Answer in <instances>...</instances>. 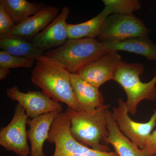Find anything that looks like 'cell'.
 I'll list each match as a JSON object with an SVG mask.
<instances>
[{"instance_id": "cell-1", "label": "cell", "mask_w": 156, "mask_h": 156, "mask_svg": "<svg viewBox=\"0 0 156 156\" xmlns=\"http://www.w3.org/2000/svg\"><path fill=\"white\" fill-rule=\"evenodd\" d=\"M36 62L32 73V83L53 100L81 111L73 93L71 73L45 54L37 58Z\"/></svg>"}, {"instance_id": "cell-2", "label": "cell", "mask_w": 156, "mask_h": 156, "mask_svg": "<svg viewBox=\"0 0 156 156\" xmlns=\"http://www.w3.org/2000/svg\"><path fill=\"white\" fill-rule=\"evenodd\" d=\"M109 105H104L95 111H77L67 107L66 112L70 119V132L76 141L95 150L109 152L110 148L101 143L108 136L106 110Z\"/></svg>"}, {"instance_id": "cell-3", "label": "cell", "mask_w": 156, "mask_h": 156, "mask_svg": "<svg viewBox=\"0 0 156 156\" xmlns=\"http://www.w3.org/2000/svg\"><path fill=\"white\" fill-rule=\"evenodd\" d=\"M107 51L96 38L68 39L60 47L49 50L45 55L71 73L78 74L87 65Z\"/></svg>"}, {"instance_id": "cell-4", "label": "cell", "mask_w": 156, "mask_h": 156, "mask_svg": "<svg viewBox=\"0 0 156 156\" xmlns=\"http://www.w3.org/2000/svg\"><path fill=\"white\" fill-rule=\"evenodd\" d=\"M144 71L141 63H128L122 61L115 73L113 80L120 84L126 92L129 113L134 115L140 101L156 100V74L148 83H143L140 76Z\"/></svg>"}, {"instance_id": "cell-5", "label": "cell", "mask_w": 156, "mask_h": 156, "mask_svg": "<svg viewBox=\"0 0 156 156\" xmlns=\"http://www.w3.org/2000/svg\"><path fill=\"white\" fill-rule=\"evenodd\" d=\"M70 119L67 113H58L53 121L47 140L54 144L53 156H119L115 152H101L82 145L70 132Z\"/></svg>"}, {"instance_id": "cell-6", "label": "cell", "mask_w": 156, "mask_h": 156, "mask_svg": "<svg viewBox=\"0 0 156 156\" xmlns=\"http://www.w3.org/2000/svg\"><path fill=\"white\" fill-rule=\"evenodd\" d=\"M151 32L142 20L133 14H112L105 20L97 38L102 43L121 42L136 37H148Z\"/></svg>"}, {"instance_id": "cell-7", "label": "cell", "mask_w": 156, "mask_h": 156, "mask_svg": "<svg viewBox=\"0 0 156 156\" xmlns=\"http://www.w3.org/2000/svg\"><path fill=\"white\" fill-rule=\"evenodd\" d=\"M28 118L24 108L17 104L11 122L0 130V145L17 156H29L30 154L26 130Z\"/></svg>"}, {"instance_id": "cell-8", "label": "cell", "mask_w": 156, "mask_h": 156, "mask_svg": "<svg viewBox=\"0 0 156 156\" xmlns=\"http://www.w3.org/2000/svg\"><path fill=\"white\" fill-rule=\"evenodd\" d=\"M118 107L113 109L112 117L122 133L134 144L142 150L156 125V108L148 122L139 123L131 119L128 115L126 101L122 98L118 100Z\"/></svg>"}, {"instance_id": "cell-9", "label": "cell", "mask_w": 156, "mask_h": 156, "mask_svg": "<svg viewBox=\"0 0 156 156\" xmlns=\"http://www.w3.org/2000/svg\"><path fill=\"white\" fill-rule=\"evenodd\" d=\"M6 95L11 100L21 105L25 109L27 115L31 119L51 112L60 113L63 110L58 101L53 100L43 92H22L17 86H14L7 89Z\"/></svg>"}, {"instance_id": "cell-10", "label": "cell", "mask_w": 156, "mask_h": 156, "mask_svg": "<svg viewBox=\"0 0 156 156\" xmlns=\"http://www.w3.org/2000/svg\"><path fill=\"white\" fill-rule=\"evenodd\" d=\"M123 60L118 51H107L87 65L77 74L96 88L113 80L115 73Z\"/></svg>"}, {"instance_id": "cell-11", "label": "cell", "mask_w": 156, "mask_h": 156, "mask_svg": "<svg viewBox=\"0 0 156 156\" xmlns=\"http://www.w3.org/2000/svg\"><path fill=\"white\" fill-rule=\"evenodd\" d=\"M70 11L68 6L62 8L52 22L32 40L31 42L43 52L64 44L68 39L66 20Z\"/></svg>"}, {"instance_id": "cell-12", "label": "cell", "mask_w": 156, "mask_h": 156, "mask_svg": "<svg viewBox=\"0 0 156 156\" xmlns=\"http://www.w3.org/2000/svg\"><path fill=\"white\" fill-rule=\"evenodd\" d=\"M58 14V10L56 7L45 6L36 14L16 25L6 36L18 37L31 42L37 34L56 18Z\"/></svg>"}, {"instance_id": "cell-13", "label": "cell", "mask_w": 156, "mask_h": 156, "mask_svg": "<svg viewBox=\"0 0 156 156\" xmlns=\"http://www.w3.org/2000/svg\"><path fill=\"white\" fill-rule=\"evenodd\" d=\"M76 102L81 111L93 112L103 106L104 99L99 89L84 80L77 74H70Z\"/></svg>"}, {"instance_id": "cell-14", "label": "cell", "mask_w": 156, "mask_h": 156, "mask_svg": "<svg viewBox=\"0 0 156 156\" xmlns=\"http://www.w3.org/2000/svg\"><path fill=\"white\" fill-rule=\"evenodd\" d=\"M58 113L51 112L28 119V139L31 144L30 156H45L43 147L48 139L50 127Z\"/></svg>"}, {"instance_id": "cell-15", "label": "cell", "mask_w": 156, "mask_h": 156, "mask_svg": "<svg viewBox=\"0 0 156 156\" xmlns=\"http://www.w3.org/2000/svg\"><path fill=\"white\" fill-rule=\"evenodd\" d=\"M106 118L108 135L104 139L105 143L112 146L119 156H144L142 150L122 133L108 109Z\"/></svg>"}, {"instance_id": "cell-16", "label": "cell", "mask_w": 156, "mask_h": 156, "mask_svg": "<svg viewBox=\"0 0 156 156\" xmlns=\"http://www.w3.org/2000/svg\"><path fill=\"white\" fill-rule=\"evenodd\" d=\"M102 44L107 51H127L156 61V44L149 37H136L121 42H105Z\"/></svg>"}, {"instance_id": "cell-17", "label": "cell", "mask_w": 156, "mask_h": 156, "mask_svg": "<svg viewBox=\"0 0 156 156\" xmlns=\"http://www.w3.org/2000/svg\"><path fill=\"white\" fill-rule=\"evenodd\" d=\"M0 48L11 55L35 60L44 55L32 42L11 36L0 37Z\"/></svg>"}, {"instance_id": "cell-18", "label": "cell", "mask_w": 156, "mask_h": 156, "mask_svg": "<svg viewBox=\"0 0 156 156\" xmlns=\"http://www.w3.org/2000/svg\"><path fill=\"white\" fill-rule=\"evenodd\" d=\"M110 14L109 11L104 8L98 15L88 21L79 24L68 23V39L96 38L105 20Z\"/></svg>"}, {"instance_id": "cell-19", "label": "cell", "mask_w": 156, "mask_h": 156, "mask_svg": "<svg viewBox=\"0 0 156 156\" xmlns=\"http://www.w3.org/2000/svg\"><path fill=\"white\" fill-rule=\"evenodd\" d=\"M2 4L16 25L36 14L45 6L43 3L27 0H1Z\"/></svg>"}, {"instance_id": "cell-20", "label": "cell", "mask_w": 156, "mask_h": 156, "mask_svg": "<svg viewBox=\"0 0 156 156\" xmlns=\"http://www.w3.org/2000/svg\"><path fill=\"white\" fill-rule=\"evenodd\" d=\"M105 8L111 14L131 15L137 11L141 6L139 0H103Z\"/></svg>"}, {"instance_id": "cell-21", "label": "cell", "mask_w": 156, "mask_h": 156, "mask_svg": "<svg viewBox=\"0 0 156 156\" xmlns=\"http://www.w3.org/2000/svg\"><path fill=\"white\" fill-rule=\"evenodd\" d=\"M35 61L34 59L14 56L3 50L0 51V67L9 69L20 67L31 68Z\"/></svg>"}, {"instance_id": "cell-22", "label": "cell", "mask_w": 156, "mask_h": 156, "mask_svg": "<svg viewBox=\"0 0 156 156\" xmlns=\"http://www.w3.org/2000/svg\"><path fill=\"white\" fill-rule=\"evenodd\" d=\"M16 25L4 6L0 4V37L9 34Z\"/></svg>"}, {"instance_id": "cell-23", "label": "cell", "mask_w": 156, "mask_h": 156, "mask_svg": "<svg viewBox=\"0 0 156 156\" xmlns=\"http://www.w3.org/2000/svg\"><path fill=\"white\" fill-rule=\"evenodd\" d=\"M142 151L144 156L156 154V129L152 132L145 147Z\"/></svg>"}, {"instance_id": "cell-24", "label": "cell", "mask_w": 156, "mask_h": 156, "mask_svg": "<svg viewBox=\"0 0 156 156\" xmlns=\"http://www.w3.org/2000/svg\"><path fill=\"white\" fill-rule=\"evenodd\" d=\"M10 69L0 67V80H1L6 79L10 73Z\"/></svg>"}, {"instance_id": "cell-25", "label": "cell", "mask_w": 156, "mask_h": 156, "mask_svg": "<svg viewBox=\"0 0 156 156\" xmlns=\"http://www.w3.org/2000/svg\"><path fill=\"white\" fill-rule=\"evenodd\" d=\"M156 156V154L154 155H151V156Z\"/></svg>"}]
</instances>
